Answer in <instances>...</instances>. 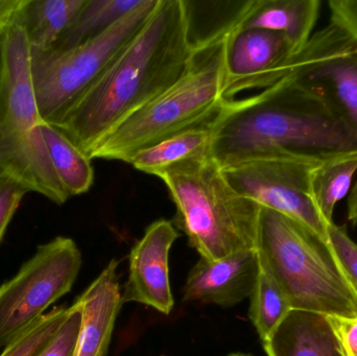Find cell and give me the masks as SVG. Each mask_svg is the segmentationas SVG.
<instances>
[{
    "instance_id": "cell-28",
    "label": "cell",
    "mask_w": 357,
    "mask_h": 356,
    "mask_svg": "<svg viewBox=\"0 0 357 356\" xmlns=\"http://www.w3.org/2000/svg\"><path fill=\"white\" fill-rule=\"evenodd\" d=\"M344 356H357V317L326 316Z\"/></svg>"
},
{
    "instance_id": "cell-17",
    "label": "cell",
    "mask_w": 357,
    "mask_h": 356,
    "mask_svg": "<svg viewBox=\"0 0 357 356\" xmlns=\"http://www.w3.org/2000/svg\"><path fill=\"white\" fill-rule=\"evenodd\" d=\"M182 1L187 36L193 50L205 47L239 29L254 3V0Z\"/></svg>"
},
{
    "instance_id": "cell-12",
    "label": "cell",
    "mask_w": 357,
    "mask_h": 356,
    "mask_svg": "<svg viewBox=\"0 0 357 356\" xmlns=\"http://www.w3.org/2000/svg\"><path fill=\"white\" fill-rule=\"evenodd\" d=\"M177 228L169 219H158L146 228L129 255V278L121 294L123 304L137 302L165 315L175 300L169 280V251L178 240Z\"/></svg>"
},
{
    "instance_id": "cell-6",
    "label": "cell",
    "mask_w": 357,
    "mask_h": 356,
    "mask_svg": "<svg viewBox=\"0 0 357 356\" xmlns=\"http://www.w3.org/2000/svg\"><path fill=\"white\" fill-rule=\"evenodd\" d=\"M31 72V45L16 22L0 36V179L63 205L67 194L42 135Z\"/></svg>"
},
{
    "instance_id": "cell-20",
    "label": "cell",
    "mask_w": 357,
    "mask_h": 356,
    "mask_svg": "<svg viewBox=\"0 0 357 356\" xmlns=\"http://www.w3.org/2000/svg\"><path fill=\"white\" fill-rule=\"evenodd\" d=\"M41 131L52 167L67 194L89 192L94 181L91 159L54 125L43 123Z\"/></svg>"
},
{
    "instance_id": "cell-19",
    "label": "cell",
    "mask_w": 357,
    "mask_h": 356,
    "mask_svg": "<svg viewBox=\"0 0 357 356\" xmlns=\"http://www.w3.org/2000/svg\"><path fill=\"white\" fill-rule=\"evenodd\" d=\"M86 0H27L18 16L31 50L52 49Z\"/></svg>"
},
{
    "instance_id": "cell-24",
    "label": "cell",
    "mask_w": 357,
    "mask_h": 356,
    "mask_svg": "<svg viewBox=\"0 0 357 356\" xmlns=\"http://www.w3.org/2000/svg\"><path fill=\"white\" fill-rule=\"evenodd\" d=\"M67 314L66 307H54L6 347L0 356H37L60 330Z\"/></svg>"
},
{
    "instance_id": "cell-26",
    "label": "cell",
    "mask_w": 357,
    "mask_h": 356,
    "mask_svg": "<svg viewBox=\"0 0 357 356\" xmlns=\"http://www.w3.org/2000/svg\"><path fill=\"white\" fill-rule=\"evenodd\" d=\"M331 249L357 296V244L348 235L346 227L331 223L328 226Z\"/></svg>"
},
{
    "instance_id": "cell-5",
    "label": "cell",
    "mask_w": 357,
    "mask_h": 356,
    "mask_svg": "<svg viewBox=\"0 0 357 356\" xmlns=\"http://www.w3.org/2000/svg\"><path fill=\"white\" fill-rule=\"evenodd\" d=\"M228 38L195 50L182 77L111 130L96 144L90 159L128 163L144 148L211 121L226 102Z\"/></svg>"
},
{
    "instance_id": "cell-4",
    "label": "cell",
    "mask_w": 357,
    "mask_h": 356,
    "mask_svg": "<svg viewBox=\"0 0 357 356\" xmlns=\"http://www.w3.org/2000/svg\"><path fill=\"white\" fill-rule=\"evenodd\" d=\"M256 252L291 309L357 317V296L331 249L312 230L261 207Z\"/></svg>"
},
{
    "instance_id": "cell-30",
    "label": "cell",
    "mask_w": 357,
    "mask_h": 356,
    "mask_svg": "<svg viewBox=\"0 0 357 356\" xmlns=\"http://www.w3.org/2000/svg\"><path fill=\"white\" fill-rule=\"evenodd\" d=\"M27 0H0V36L16 22Z\"/></svg>"
},
{
    "instance_id": "cell-10",
    "label": "cell",
    "mask_w": 357,
    "mask_h": 356,
    "mask_svg": "<svg viewBox=\"0 0 357 356\" xmlns=\"http://www.w3.org/2000/svg\"><path fill=\"white\" fill-rule=\"evenodd\" d=\"M287 77L321 98L357 135V43L343 29L331 22L314 33L291 56Z\"/></svg>"
},
{
    "instance_id": "cell-7",
    "label": "cell",
    "mask_w": 357,
    "mask_h": 356,
    "mask_svg": "<svg viewBox=\"0 0 357 356\" xmlns=\"http://www.w3.org/2000/svg\"><path fill=\"white\" fill-rule=\"evenodd\" d=\"M158 0H144L98 37L67 50L31 49V72L40 116L52 125L83 95L129 45Z\"/></svg>"
},
{
    "instance_id": "cell-16",
    "label": "cell",
    "mask_w": 357,
    "mask_h": 356,
    "mask_svg": "<svg viewBox=\"0 0 357 356\" xmlns=\"http://www.w3.org/2000/svg\"><path fill=\"white\" fill-rule=\"evenodd\" d=\"M320 10V0H254L241 27L282 33L298 52L312 38Z\"/></svg>"
},
{
    "instance_id": "cell-2",
    "label": "cell",
    "mask_w": 357,
    "mask_h": 356,
    "mask_svg": "<svg viewBox=\"0 0 357 356\" xmlns=\"http://www.w3.org/2000/svg\"><path fill=\"white\" fill-rule=\"evenodd\" d=\"M210 154L220 167L264 154L329 162L357 156V135L318 96L289 77L226 100L211 121Z\"/></svg>"
},
{
    "instance_id": "cell-9",
    "label": "cell",
    "mask_w": 357,
    "mask_h": 356,
    "mask_svg": "<svg viewBox=\"0 0 357 356\" xmlns=\"http://www.w3.org/2000/svg\"><path fill=\"white\" fill-rule=\"evenodd\" d=\"M323 163L296 155L264 154L222 169L239 194L287 215L329 242L331 224L321 215L312 196V178Z\"/></svg>"
},
{
    "instance_id": "cell-14",
    "label": "cell",
    "mask_w": 357,
    "mask_h": 356,
    "mask_svg": "<svg viewBox=\"0 0 357 356\" xmlns=\"http://www.w3.org/2000/svg\"><path fill=\"white\" fill-rule=\"evenodd\" d=\"M117 268L119 261H111L77 299L82 307V323L73 356H106L108 353L123 307Z\"/></svg>"
},
{
    "instance_id": "cell-31",
    "label": "cell",
    "mask_w": 357,
    "mask_h": 356,
    "mask_svg": "<svg viewBox=\"0 0 357 356\" xmlns=\"http://www.w3.org/2000/svg\"><path fill=\"white\" fill-rule=\"evenodd\" d=\"M348 219L351 223H357V181L348 198Z\"/></svg>"
},
{
    "instance_id": "cell-27",
    "label": "cell",
    "mask_w": 357,
    "mask_h": 356,
    "mask_svg": "<svg viewBox=\"0 0 357 356\" xmlns=\"http://www.w3.org/2000/svg\"><path fill=\"white\" fill-rule=\"evenodd\" d=\"M27 192L10 180L0 179V242Z\"/></svg>"
},
{
    "instance_id": "cell-1",
    "label": "cell",
    "mask_w": 357,
    "mask_h": 356,
    "mask_svg": "<svg viewBox=\"0 0 357 356\" xmlns=\"http://www.w3.org/2000/svg\"><path fill=\"white\" fill-rule=\"evenodd\" d=\"M193 52L182 0H158L129 45L52 125L89 157L111 130L182 77Z\"/></svg>"
},
{
    "instance_id": "cell-21",
    "label": "cell",
    "mask_w": 357,
    "mask_h": 356,
    "mask_svg": "<svg viewBox=\"0 0 357 356\" xmlns=\"http://www.w3.org/2000/svg\"><path fill=\"white\" fill-rule=\"evenodd\" d=\"M144 0H86L52 49L77 47L116 24Z\"/></svg>"
},
{
    "instance_id": "cell-29",
    "label": "cell",
    "mask_w": 357,
    "mask_h": 356,
    "mask_svg": "<svg viewBox=\"0 0 357 356\" xmlns=\"http://www.w3.org/2000/svg\"><path fill=\"white\" fill-rule=\"evenodd\" d=\"M331 22L343 29L357 43V0H331Z\"/></svg>"
},
{
    "instance_id": "cell-8",
    "label": "cell",
    "mask_w": 357,
    "mask_h": 356,
    "mask_svg": "<svg viewBox=\"0 0 357 356\" xmlns=\"http://www.w3.org/2000/svg\"><path fill=\"white\" fill-rule=\"evenodd\" d=\"M81 268L82 253L71 238L58 236L38 247L16 275L0 286V350L70 292Z\"/></svg>"
},
{
    "instance_id": "cell-3",
    "label": "cell",
    "mask_w": 357,
    "mask_h": 356,
    "mask_svg": "<svg viewBox=\"0 0 357 356\" xmlns=\"http://www.w3.org/2000/svg\"><path fill=\"white\" fill-rule=\"evenodd\" d=\"M177 208L174 225L201 258L214 261L255 250L261 206L239 194L210 153L157 173Z\"/></svg>"
},
{
    "instance_id": "cell-15",
    "label": "cell",
    "mask_w": 357,
    "mask_h": 356,
    "mask_svg": "<svg viewBox=\"0 0 357 356\" xmlns=\"http://www.w3.org/2000/svg\"><path fill=\"white\" fill-rule=\"evenodd\" d=\"M268 356H344L326 316L291 309L268 340Z\"/></svg>"
},
{
    "instance_id": "cell-18",
    "label": "cell",
    "mask_w": 357,
    "mask_h": 356,
    "mask_svg": "<svg viewBox=\"0 0 357 356\" xmlns=\"http://www.w3.org/2000/svg\"><path fill=\"white\" fill-rule=\"evenodd\" d=\"M211 121L144 148L128 163L137 171L156 176L182 161L207 154L212 144Z\"/></svg>"
},
{
    "instance_id": "cell-13",
    "label": "cell",
    "mask_w": 357,
    "mask_h": 356,
    "mask_svg": "<svg viewBox=\"0 0 357 356\" xmlns=\"http://www.w3.org/2000/svg\"><path fill=\"white\" fill-rule=\"evenodd\" d=\"M258 271L256 250L241 251L214 261L199 258L187 276L183 300L234 307L250 298Z\"/></svg>"
},
{
    "instance_id": "cell-32",
    "label": "cell",
    "mask_w": 357,
    "mask_h": 356,
    "mask_svg": "<svg viewBox=\"0 0 357 356\" xmlns=\"http://www.w3.org/2000/svg\"><path fill=\"white\" fill-rule=\"evenodd\" d=\"M229 356H252L251 355H245V353H232Z\"/></svg>"
},
{
    "instance_id": "cell-22",
    "label": "cell",
    "mask_w": 357,
    "mask_h": 356,
    "mask_svg": "<svg viewBox=\"0 0 357 356\" xmlns=\"http://www.w3.org/2000/svg\"><path fill=\"white\" fill-rule=\"evenodd\" d=\"M291 311L284 293L274 278L259 265L257 278L250 296L249 317L261 342L268 340Z\"/></svg>"
},
{
    "instance_id": "cell-23",
    "label": "cell",
    "mask_w": 357,
    "mask_h": 356,
    "mask_svg": "<svg viewBox=\"0 0 357 356\" xmlns=\"http://www.w3.org/2000/svg\"><path fill=\"white\" fill-rule=\"evenodd\" d=\"M356 171L357 156L323 163L314 171L312 196L327 224L333 223L335 206L347 196Z\"/></svg>"
},
{
    "instance_id": "cell-11",
    "label": "cell",
    "mask_w": 357,
    "mask_h": 356,
    "mask_svg": "<svg viewBox=\"0 0 357 356\" xmlns=\"http://www.w3.org/2000/svg\"><path fill=\"white\" fill-rule=\"evenodd\" d=\"M295 54L282 33L262 29H235L227 44L225 100L278 83L287 77V65Z\"/></svg>"
},
{
    "instance_id": "cell-25",
    "label": "cell",
    "mask_w": 357,
    "mask_h": 356,
    "mask_svg": "<svg viewBox=\"0 0 357 356\" xmlns=\"http://www.w3.org/2000/svg\"><path fill=\"white\" fill-rule=\"evenodd\" d=\"M82 323V307L75 302L68 307V314L54 338L37 356H73Z\"/></svg>"
}]
</instances>
